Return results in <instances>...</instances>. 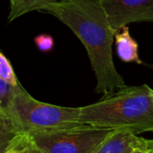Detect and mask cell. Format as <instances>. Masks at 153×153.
Listing matches in <instances>:
<instances>
[{
  "label": "cell",
  "instance_id": "6da1fadb",
  "mask_svg": "<svg viewBox=\"0 0 153 153\" xmlns=\"http://www.w3.org/2000/svg\"><path fill=\"white\" fill-rule=\"evenodd\" d=\"M39 11L57 18L84 45L96 76L97 93L107 96L126 86L113 61L116 33L100 0H56L45 4Z\"/></svg>",
  "mask_w": 153,
  "mask_h": 153
},
{
  "label": "cell",
  "instance_id": "7a4b0ae2",
  "mask_svg": "<svg viewBox=\"0 0 153 153\" xmlns=\"http://www.w3.org/2000/svg\"><path fill=\"white\" fill-rule=\"evenodd\" d=\"M81 123L100 127L126 128L139 134L153 126V90L147 84L125 86L81 108Z\"/></svg>",
  "mask_w": 153,
  "mask_h": 153
},
{
  "label": "cell",
  "instance_id": "3957f363",
  "mask_svg": "<svg viewBox=\"0 0 153 153\" xmlns=\"http://www.w3.org/2000/svg\"><path fill=\"white\" fill-rule=\"evenodd\" d=\"M25 133L66 129L82 125L81 108H66L35 100L20 84L4 106Z\"/></svg>",
  "mask_w": 153,
  "mask_h": 153
},
{
  "label": "cell",
  "instance_id": "277c9868",
  "mask_svg": "<svg viewBox=\"0 0 153 153\" xmlns=\"http://www.w3.org/2000/svg\"><path fill=\"white\" fill-rule=\"evenodd\" d=\"M118 129L82 124L66 129L27 132L26 140L39 153H95Z\"/></svg>",
  "mask_w": 153,
  "mask_h": 153
},
{
  "label": "cell",
  "instance_id": "5b68a950",
  "mask_svg": "<svg viewBox=\"0 0 153 153\" xmlns=\"http://www.w3.org/2000/svg\"><path fill=\"white\" fill-rule=\"evenodd\" d=\"M116 33L131 22H153V0H100Z\"/></svg>",
  "mask_w": 153,
  "mask_h": 153
},
{
  "label": "cell",
  "instance_id": "8992f818",
  "mask_svg": "<svg viewBox=\"0 0 153 153\" xmlns=\"http://www.w3.org/2000/svg\"><path fill=\"white\" fill-rule=\"evenodd\" d=\"M153 148V140L140 137L126 128H119L112 134L95 153H132L135 150L146 152Z\"/></svg>",
  "mask_w": 153,
  "mask_h": 153
},
{
  "label": "cell",
  "instance_id": "52a82bcc",
  "mask_svg": "<svg viewBox=\"0 0 153 153\" xmlns=\"http://www.w3.org/2000/svg\"><path fill=\"white\" fill-rule=\"evenodd\" d=\"M25 137L26 133L17 126L5 108L0 105V153L17 147Z\"/></svg>",
  "mask_w": 153,
  "mask_h": 153
},
{
  "label": "cell",
  "instance_id": "ba28073f",
  "mask_svg": "<svg viewBox=\"0 0 153 153\" xmlns=\"http://www.w3.org/2000/svg\"><path fill=\"white\" fill-rule=\"evenodd\" d=\"M115 39L117 44V53L124 62H134L143 64L138 54V43L130 35L129 28L124 26L119 31L116 32Z\"/></svg>",
  "mask_w": 153,
  "mask_h": 153
},
{
  "label": "cell",
  "instance_id": "9c48e42d",
  "mask_svg": "<svg viewBox=\"0 0 153 153\" xmlns=\"http://www.w3.org/2000/svg\"><path fill=\"white\" fill-rule=\"evenodd\" d=\"M47 3L48 0H13L11 3L8 22H12L31 11H39L41 6Z\"/></svg>",
  "mask_w": 153,
  "mask_h": 153
},
{
  "label": "cell",
  "instance_id": "30bf717a",
  "mask_svg": "<svg viewBox=\"0 0 153 153\" xmlns=\"http://www.w3.org/2000/svg\"><path fill=\"white\" fill-rule=\"evenodd\" d=\"M35 42L38 48L41 51H49L54 46V39L50 35L42 34L35 39Z\"/></svg>",
  "mask_w": 153,
  "mask_h": 153
},
{
  "label": "cell",
  "instance_id": "8fae6325",
  "mask_svg": "<svg viewBox=\"0 0 153 153\" xmlns=\"http://www.w3.org/2000/svg\"><path fill=\"white\" fill-rule=\"evenodd\" d=\"M25 145H26V137H25L24 141H23L20 145H18L17 147L13 148V149H11V150L7 151L5 153H21L22 152V149L25 147Z\"/></svg>",
  "mask_w": 153,
  "mask_h": 153
},
{
  "label": "cell",
  "instance_id": "7c38bea8",
  "mask_svg": "<svg viewBox=\"0 0 153 153\" xmlns=\"http://www.w3.org/2000/svg\"><path fill=\"white\" fill-rule=\"evenodd\" d=\"M145 152H143V151H142V150H135V151H134L132 153H144Z\"/></svg>",
  "mask_w": 153,
  "mask_h": 153
},
{
  "label": "cell",
  "instance_id": "4fadbf2b",
  "mask_svg": "<svg viewBox=\"0 0 153 153\" xmlns=\"http://www.w3.org/2000/svg\"><path fill=\"white\" fill-rule=\"evenodd\" d=\"M144 153H153V148L150 149V150H148V151H146Z\"/></svg>",
  "mask_w": 153,
  "mask_h": 153
},
{
  "label": "cell",
  "instance_id": "5bb4252c",
  "mask_svg": "<svg viewBox=\"0 0 153 153\" xmlns=\"http://www.w3.org/2000/svg\"><path fill=\"white\" fill-rule=\"evenodd\" d=\"M149 132H153V126L151 128V129H150V130H149Z\"/></svg>",
  "mask_w": 153,
  "mask_h": 153
},
{
  "label": "cell",
  "instance_id": "9a60e30c",
  "mask_svg": "<svg viewBox=\"0 0 153 153\" xmlns=\"http://www.w3.org/2000/svg\"><path fill=\"white\" fill-rule=\"evenodd\" d=\"M51 1H56V0H48V2H51Z\"/></svg>",
  "mask_w": 153,
  "mask_h": 153
},
{
  "label": "cell",
  "instance_id": "2e32d148",
  "mask_svg": "<svg viewBox=\"0 0 153 153\" xmlns=\"http://www.w3.org/2000/svg\"><path fill=\"white\" fill-rule=\"evenodd\" d=\"M9 1H10V3H12V2H13V0H9Z\"/></svg>",
  "mask_w": 153,
  "mask_h": 153
}]
</instances>
